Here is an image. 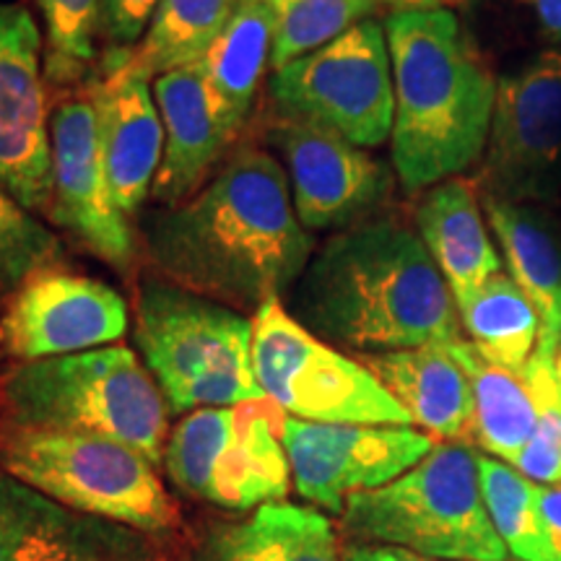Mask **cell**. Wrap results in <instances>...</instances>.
Instances as JSON below:
<instances>
[{"instance_id":"ba28073f","label":"cell","mask_w":561,"mask_h":561,"mask_svg":"<svg viewBox=\"0 0 561 561\" xmlns=\"http://www.w3.org/2000/svg\"><path fill=\"white\" fill-rule=\"evenodd\" d=\"M284 424L268 398L193 411L170 432L161 462L182 494L219 510L284 502L291 489Z\"/></svg>"},{"instance_id":"e575fe53","label":"cell","mask_w":561,"mask_h":561,"mask_svg":"<svg viewBox=\"0 0 561 561\" xmlns=\"http://www.w3.org/2000/svg\"><path fill=\"white\" fill-rule=\"evenodd\" d=\"M538 507L549 561H561V483H538Z\"/></svg>"},{"instance_id":"e0dca14e","label":"cell","mask_w":561,"mask_h":561,"mask_svg":"<svg viewBox=\"0 0 561 561\" xmlns=\"http://www.w3.org/2000/svg\"><path fill=\"white\" fill-rule=\"evenodd\" d=\"M112 198L125 216L149 201L164 157V125L153 100V83L133 62V50L104 53L87 83Z\"/></svg>"},{"instance_id":"6da1fadb","label":"cell","mask_w":561,"mask_h":561,"mask_svg":"<svg viewBox=\"0 0 561 561\" xmlns=\"http://www.w3.org/2000/svg\"><path fill=\"white\" fill-rule=\"evenodd\" d=\"M144 248L161 278L234 310L289 294L314 255L284 164L255 146L231 153L187 201L151 214Z\"/></svg>"},{"instance_id":"8d00e7d4","label":"cell","mask_w":561,"mask_h":561,"mask_svg":"<svg viewBox=\"0 0 561 561\" xmlns=\"http://www.w3.org/2000/svg\"><path fill=\"white\" fill-rule=\"evenodd\" d=\"M380 3L392 5L396 11H430V9H450L462 0H380Z\"/></svg>"},{"instance_id":"7c38bea8","label":"cell","mask_w":561,"mask_h":561,"mask_svg":"<svg viewBox=\"0 0 561 561\" xmlns=\"http://www.w3.org/2000/svg\"><path fill=\"white\" fill-rule=\"evenodd\" d=\"M437 439L416 426L314 424L286 416L291 486L314 510L341 517L362 491L388 486L424 460Z\"/></svg>"},{"instance_id":"5bb4252c","label":"cell","mask_w":561,"mask_h":561,"mask_svg":"<svg viewBox=\"0 0 561 561\" xmlns=\"http://www.w3.org/2000/svg\"><path fill=\"white\" fill-rule=\"evenodd\" d=\"M45 39L24 5L0 0V182L32 214H50Z\"/></svg>"},{"instance_id":"cb8c5ba5","label":"cell","mask_w":561,"mask_h":561,"mask_svg":"<svg viewBox=\"0 0 561 561\" xmlns=\"http://www.w3.org/2000/svg\"><path fill=\"white\" fill-rule=\"evenodd\" d=\"M273 13L268 3H240L234 16L214 42L203 68L216 107L240 136L255 107L265 68L271 66Z\"/></svg>"},{"instance_id":"7402d4cb","label":"cell","mask_w":561,"mask_h":561,"mask_svg":"<svg viewBox=\"0 0 561 561\" xmlns=\"http://www.w3.org/2000/svg\"><path fill=\"white\" fill-rule=\"evenodd\" d=\"M481 193V191H479ZM489 229L502 248L510 276L541 314V339L561 341V214L533 203L481 193Z\"/></svg>"},{"instance_id":"484cf974","label":"cell","mask_w":561,"mask_h":561,"mask_svg":"<svg viewBox=\"0 0 561 561\" xmlns=\"http://www.w3.org/2000/svg\"><path fill=\"white\" fill-rule=\"evenodd\" d=\"M462 333L496 367L523 371L541 341L543 322L510 273L489 278L479 291L458 301Z\"/></svg>"},{"instance_id":"f546056e","label":"cell","mask_w":561,"mask_h":561,"mask_svg":"<svg viewBox=\"0 0 561 561\" xmlns=\"http://www.w3.org/2000/svg\"><path fill=\"white\" fill-rule=\"evenodd\" d=\"M45 21V79L73 87L96 70L102 0H34Z\"/></svg>"},{"instance_id":"74e56055","label":"cell","mask_w":561,"mask_h":561,"mask_svg":"<svg viewBox=\"0 0 561 561\" xmlns=\"http://www.w3.org/2000/svg\"><path fill=\"white\" fill-rule=\"evenodd\" d=\"M557 375H559V380H561V341H559V348H557Z\"/></svg>"},{"instance_id":"d4e9b609","label":"cell","mask_w":561,"mask_h":561,"mask_svg":"<svg viewBox=\"0 0 561 561\" xmlns=\"http://www.w3.org/2000/svg\"><path fill=\"white\" fill-rule=\"evenodd\" d=\"M473 390V445L491 458L510 462L520 458L536 430V403L523 371L496 367L468 339L447 343Z\"/></svg>"},{"instance_id":"4316f807","label":"cell","mask_w":561,"mask_h":561,"mask_svg":"<svg viewBox=\"0 0 561 561\" xmlns=\"http://www.w3.org/2000/svg\"><path fill=\"white\" fill-rule=\"evenodd\" d=\"M240 3L242 0H159L133 50V62L149 79L195 66L221 37Z\"/></svg>"},{"instance_id":"d590c367","label":"cell","mask_w":561,"mask_h":561,"mask_svg":"<svg viewBox=\"0 0 561 561\" xmlns=\"http://www.w3.org/2000/svg\"><path fill=\"white\" fill-rule=\"evenodd\" d=\"M343 559L346 561H460V559L421 557V553L396 549V546H377V543H346L343 546Z\"/></svg>"},{"instance_id":"7a4b0ae2","label":"cell","mask_w":561,"mask_h":561,"mask_svg":"<svg viewBox=\"0 0 561 561\" xmlns=\"http://www.w3.org/2000/svg\"><path fill=\"white\" fill-rule=\"evenodd\" d=\"M289 294L294 320L362 356L462 339L450 286L419 231L396 216L335 231Z\"/></svg>"},{"instance_id":"603a6c76","label":"cell","mask_w":561,"mask_h":561,"mask_svg":"<svg viewBox=\"0 0 561 561\" xmlns=\"http://www.w3.org/2000/svg\"><path fill=\"white\" fill-rule=\"evenodd\" d=\"M195 561H346L331 517L291 502H268L240 523L203 533Z\"/></svg>"},{"instance_id":"9c48e42d","label":"cell","mask_w":561,"mask_h":561,"mask_svg":"<svg viewBox=\"0 0 561 561\" xmlns=\"http://www.w3.org/2000/svg\"><path fill=\"white\" fill-rule=\"evenodd\" d=\"M252 367L263 396L314 424L413 426L401 403L359 359L341 354L268 299L252 314Z\"/></svg>"},{"instance_id":"3957f363","label":"cell","mask_w":561,"mask_h":561,"mask_svg":"<svg viewBox=\"0 0 561 561\" xmlns=\"http://www.w3.org/2000/svg\"><path fill=\"white\" fill-rule=\"evenodd\" d=\"M392 170L409 195L460 178L486 151L496 76L453 9L392 11Z\"/></svg>"},{"instance_id":"f35d334b","label":"cell","mask_w":561,"mask_h":561,"mask_svg":"<svg viewBox=\"0 0 561 561\" xmlns=\"http://www.w3.org/2000/svg\"><path fill=\"white\" fill-rule=\"evenodd\" d=\"M242 3H271V0H242Z\"/></svg>"},{"instance_id":"2e32d148","label":"cell","mask_w":561,"mask_h":561,"mask_svg":"<svg viewBox=\"0 0 561 561\" xmlns=\"http://www.w3.org/2000/svg\"><path fill=\"white\" fill-rule=\"evenodd\" d=\"M50 219L91 255L112 268L128 271L136 240L128 216L112 198L104 170L100 128L89 91L70 94L50 112Z\"/></svg>"},{"instance_id":"f1b7e54d","label":"cell","mask_w":561,"mask_h":561,"mask_svg":"<svg viewBox=\"0 0 561 561\" xmlns=\"http://www.w3.org/2000/svg\"><path fill=\"white\" fill-rule=\"evenodd\" d=\"M268 5L273 13L271 68L280 70L331 45L362 21L375 19L382 3L380 0H271Z\"/></svg>"},{"instance_id":"8fae6325","label":"cell","mask_w":561,"mask_h":561,"mask_svg":"<svg viewBox=\"0 0 561 561\" xmlns=\"http://www.w3.org/2000/svg\"><path fill=\"white\" fill-rule=\"evenodd\" d=\"M479 191L561 210V50H541L496 81Z\"/></svg>"},{"instance_id":"d6986e66","label":"cell","mask_w":561,"mask_h":561,"mask_svg":"<svg viewBox=\"0 0 561 561\" xmlns=\"http://www.w3.org/2000/svg\"><path fill=\"white\" fill-rule=\"evenodd\" d=\"M153 100L164 125V157L151 195L164 206H178L198 193L237 133L216 107L198 62L153 79Z\"/></svg>"},{"instance_id":"836d02e7","label":"cell","mask_w":561,"mask_h":561,"mask_svg":"<svg viewBox=\"0 0 561 561\" xmlns=\"http://www.w3.org/2000/svg\"><path fill=\"white\" fill-rule=\"evenodd\" d=\"M159 0H102L100 37L107 42L110 55L136 50Z\"/></svg>"},{"instance_id":"4fadbf2b","label":"cell","mask_w":561,"mask_h":561,"mask_svg":"<svg viewBox=\"0 0 561 561\" xmlns=\"http://www.w3.org/2000/svg\"><path fill=\"white\" fill-rule=\"evenodd\" d=\"M125 331L128 305L121 294L60 265L32 273L0 307V348L16 362L104 348Z\"/></svg>"},{"instance_id":"277c9868","label":"cell","mask_w":561,"mask_h":561,"mask_svg":"<svg viewBox=\"0 0 561 561\" xmlns=\"http://www.w3.org/2000/svg\"><path fill=\"white\" fill-rule=\"evenodd\" d=\"M164 396L125 346L16 362L0 375V424L94 434L159 466L170 437Z\"/></svg>"},{"instance_id":"9a60e30c","label":"cell","mask_w":561,"mask_h":561,"mask_svg":"<svg viewBox=\"0 0 561 561\" xmlns=\"http://www.w3.org/2000/svg\"><path fill=\"white\" fill-rule=\"evenodd\" d=\"M268 140L284 157L294 210L310 234L356 227L388 203V167L339 133L280 115Z\"/></svg>"},{"instance_id":"5b68a950","label":"cell","mask_w":561,"mask_h":561,"mask_svg":"<svg viewBox=\"0 0 561 561\" xmlns=\"http://www.w3.org/2000/svg\"><path fill=\"white\" fill-rule=\"evenodd\" d=\"M136 346L170 413L261 401L252 318L161 276L140 280Z\"/></svg>"},{"instance_id":"ffe728a7","label":"cell","mask_w":561,"mask_h":561,"mask_svg":"<svg viewBox=\"0 0 561 561\" xmlns=\"http://www.w3.org/2000/svg\"><path fill=\"white\" fill-rule=\"evenodd\" d=\"M401 403L411 424L437 442L473 445V390L445 346H419L359 359Z\"/></svg>"},{"instance_id":"30bf717a","label":"cell","mask_w":561,"mask_h":561,"mask_svg":"<svg viewBox=\"0 0 561 561\" xmlns=\"http://www.w3.org/2000/svg\"><path fill=\"white\" fill-rule=\"evenodd\" d=\"M268 89L284 117L339 133L359 149L382 146L396 115L385 24L362 21L331 45L273 70Z\"/></svg>"},{"instance_id":"4dcf8cb0","label":"cell","mask_w":561,"mask_h":561,"mask_svg":"<svg viewBox=\"0 0 561 561\" xmlns=\"http://www.w3.org/2000/svg\"><path fill=\"white\" fill-rule=\"evenodd\" d=\"M557 343L538 341L536 354L523 369L525 382L536 403V430L515 466L530 481L561 483V380L557 375Z\"/></svg>"},{"instance_id":"d6a6232c","label":"cell","mask_w":561,"mask_h":561,"mask_svg":"<svg viewBox=\"0 0 561 561\" xmlns=\"http://www.w3.org/2000/svg\"><path fill=\"white\" fill-rule=\"evenodd\" d=\"M510 13L512 37L528 45L559 50L561 47V0H486Z\"/></svg>"},{"instance_id":"44dd1931","label":"cell","mask_w":561,"mask_h":561,"mask_svg":"<svg viewBox=\"0 0 561 561\" xmlns=\"http://www.w3.org/2000/svg\"><path fill=\"white\" fill-rule=\"evenodd\" d=\"M416 231L450 286L455 307L489 278L504 273V261L489 234L479 185L471 180L453 178L430 187L416 208Z\"/></svg>"},{"instance_id":"ac0fdd59","label":"cell","mask_w":561,"mask_h":561,"mask_svg":"<svg viewBox=\"0 0 561 561\" xmlns=\"http://www.w3.org/2000/svg\"><path fill=\"white\" fill-rule=\"evenodd\" d=\"M0 561H159L146 533L83 515L0 471Z\"/></svg>"},{"instance_id":"8992f818","label":"cell","mask_w":561,"mask_h":561,"mask_svg":"<svg viewBox=\"0 0 561 561\" xmlns=\"http://www.w3.org/2000/svg\"><path fill=\"white\" fill-rule=\"evenodd\" d=\"M341 533L346 543L396 546L432 559H510L483 504L479 453L458 442H437L388 486L351 496Z\"/></svg>"},{"instance_id":"52a82bcc","label":"cell","mask_w":561,"mask_h":561,"mask_svg":"<svg viewBox=\"0 0 561 561\" xmlns=\"http://www.w3.org/2000/svg\"><path fill=\"white\" fill-rule=\"evenodd\" d=\"M0 471L70 510L146 536L178 525L157 466L115 439L0 424Z\"/></svg>"},{"instance_id":"83f0119b","label":"cell","mask_w":561,"mask_h":561,"mask_svg":"<svg viewBox=\"0 0 561 561\" xmlns=\"http://www.w3.org/2000/svg\"><path fill=\"white\" fill-rule=\"evenodd\" d=\"M479 481L491 525L515 561H549L543 541L538 483L510 462L479 455Z\"/></svg>"},{"instance_id":"1f68e13d","label":"cell","mask_w":561,"mask_h":561,"mask_svg":"<svg viewBox=\"0 0 561 561\" xmlns=\"http://www.w3.org/2000/svg\"><path fill=\"white\" fill-rule=\"evenodd\" d=\"M62 248L30 208L0 182V297H9L32 273L60 265Z\"/></svg>"}]
</instances>
